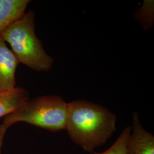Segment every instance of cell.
<instances>
[{
    "label": "cell",
    "mask_w": 154,
    "mask_h": 154,
    "mask_svg": "<svg viewBox=\"0 0 154 154\" xmlns=\"http://www.w3.org/2000/svg\"><path fill=\"white\" fill-rule=\"evenodd\" d=\"M72 141L88 152L103 146L116 130V116L101 105L85 99L67 103L66 128Z\"/></svg>",
    "instance_id": "1"
},
{
    "label": "cell",
    "mask_w": 154,
    "mask_h": 154,
    "mask_svg": "<svg viewBox=\"0 0 154 154\" xmlns=\"http://www.w3.org/2000/svg\"><path fill=\"white\" fill-rule=\"evenodd\" d=\"M67 103L59 95L30 99L4 117L0 125V145L6 130L17 122H26L51 132L66 128Z\"/></svg>",
    "instance_id": "2"
},
{
    "label": "cell",
    "mask_w": 154,
    "mask_h": 154,
    "mask_svg": "<svg viewBox=\"0 0 154 154\" xmlns=\"http://www.w3.org/2000/svg\"><path fill=\"white\" fill-rule=\"evenodd\" d=\"M34 18V11L25 12L0 36L11 46L20 63L36 72H48L54 60L47 54L35 34Z\"/></svg>",
    "instance_id": "3"
},
{
    "label": "cell",
    "mask_w": 154,
    "mask_h": 154,
    "mask_svg": "<svg viewBox=\"0 0 154 154\" xmlns=\"http://www.w3.org/2000/svg\"><path fill=\"white\" fill-rule=\"evenodd\" d=\"M126 154H154V136L142 126L138 112L132 113L131 131L126 144Z\"/></svg>",
    "instance_id": "4"
},
{
    "label": "cell",
    "mask_w": 154,
    "mask_h": 154,
    "mask_svg": "<svg viewBox=\"0 0 154 154\" xmlns=\"http://www.w3.org/2000/svg\"><path fill=\"white\" fill-rule=\"evenodd\" d=\"M19 63L16 57L0 36V92L16 87V71Z\"/></svg>",
    "instance_id": "5"
},
{
    "label": "cell",
    "mask_w": 154,
    "mask_h": 154,
    "mask_svg": "<svg viewBox=\"0 0 154 154\" xmlns=\"http://www.w3.org/2000/svg\"><path fill=\"white\" fill-rule=\"evenodd\" d=\"M29 0H0V34L25 13Z\"/></svg>",
    "instance_id": "6"
},
{
    "label": "cell",
    "mask_w": 154,
    "mask_h": 154,
    "mask_svg": "<svg viewBox=\"0 0 154 154\" xmlns=\"http://www.w3.org/2000/svg\"><path fill=\"white\" fill-rule=\"evenodd\" d=\"M30 99L29 91L22 88L16 87L0 92V118L10 114Z\"/></svg>",
    "instance_id": "7"
},
{
    "label": "cell",
    "mask_w": 154,
    "mask_h": 154,
    "mask_svg": "<svg viewBox=\"0 0 154 154\" xmlns=\"http://www.w3.org/2000/svg\"><path fill=\"white\" fill-rule=\"evenodd\" d=\"M134 18L140 22L143 30L152 28L154 23V1L144 0L142 6L135 12Z\"/></svg>",
    "instance_id": "8"
},
{
    "label": "cell",
    "mask_w": 154,
    "mask_h": 154,
    "mask_svg": "<svg viewBox=\"0 0 154 154\" xmlns=\"http://www.w3.org/2000/svg\"><path fill=\"white\" fill-rule=\"evenodd\" d=\"M131 131V126H127L109 149L102 152L93 151L91 154H126L127 142Z\"/></svg>",
    "instance_id": "9"
}]
</instances>
